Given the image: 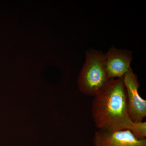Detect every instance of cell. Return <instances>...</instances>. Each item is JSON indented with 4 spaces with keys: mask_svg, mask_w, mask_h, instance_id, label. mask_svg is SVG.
<instances>
[{
    "mask_svg": "<svg viewBox=\"0 0 146 146\" xmlns=\"http://www.w3.org/2000/svg\"><path fill=\"white\" fill-rule=\"evenodd\" d=\"M94 97L92 116L99 130L114 131L130 129L133 122L129 115L123 78L109 80Z\"/></svg>",
    "mask_w": 146,
    "mask_h": 146,
    "instance_id": "1",
    "label": "cell"
},
{
    "mask_svg": "<svg viewBox=\"0 0 146 146\" xmlns=\"http://www.w3.org/2000/svg\"><path fill=\"white\" fill-rule=\"evenodd\" d=\"M109 80L105 68L104 54L100 51H87L85 63L78 80L80 91L84 95L95 96Z\"/></svg>",
    "mask_w": 146,
    "mask_h": 146,
    "instance_id": "2",
    "label": "cell"
},
{
    "mask_svg": "<svg viewBox=\"0 0 146 146\" xmlns=\"http://www.w3.org/2000/svg\"><path fill=\"white\" fill-rule=\"evenodd\" d=\"M126 93L129 115L133 122H140L146 117V101L139 94L137 76L131 69L123 78Z\"/></svg>",
    "mask_w": 146,
    "mask_h": 146,
    "instance_id": "3",
    "label": "cell"
},
{
    "mask_svg": "<svg viewBox=\"0 0 146 146\" xmlns=\"http://www.w3.org/2000/svg\"><path fill=\"white\" fill-rule=\"evenodd\" d=\"M104 55V65L108 79L122 78L131 69V51L110 48Z\"/></svg>",
    "mask_w": 146,
    "mask_h": 146,
    "instance_id": "4",
    "label": "cell"
},
{
    "mask_svg": "<svg viewBox=\"0 0 146 146\" xmlns=\"http://www.w3.org/2000/svg\"><path fill=\"white\" fill-rule=\"evenodd\" d=\"M95 146H146V139L139 140L129 129L98 130L93 138Z\"/></svg>",
    "mask_w": 146,
    "mask_h": 146,
    "instance_id": "5",
    "label": "cell"
},
{
    "mask_svg": "<svg viewBox=\"0 0 146 146\" xmlns=\"http://www.w3.org/2000/svg\"><path fill=\"white\" fill-rule=\"evenodd\" d=\"M135 137L139 140H144L146 138V122H133L129 129Z\"/></svg>",
    "mask_w": 146,
    "mask_h": 146,
    "instance_id": "6",
    "label": "cell"
}]
</instances>
